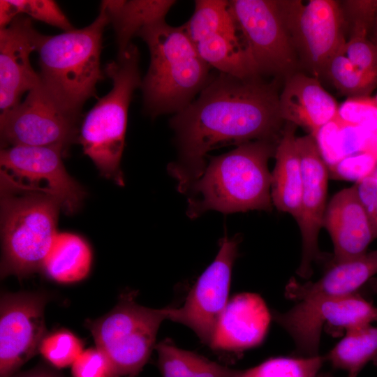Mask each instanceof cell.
Here are the masks:
<instances>
[{
    "label": "cell",
    "instance_id": "3957f363",
    "mask_svg": "<svg viewBox=\"0 0 377 377\" xmlns=\"http://www.w3.org/2000/svg\"><path fill=\"white\" fill-rule=\"evenodd\" d=\"M1 279L42 269L57 235L61 200L47 188L20 182L1 170Z\"/></svg>",
    "mask_w": 377,
    "mask_h": 377
},
{
    "label": "cell",
    "instance_id": "8d00e7d4",
    "mask_svg": "<svg viewBox=\"0 0 377 377\" xmlns=\"http://www.w3.org/2000/svg\"><path fill=\"white\" fill-rule=\"evenodd\" d=\"M20 15L18 8L13 0H1L0 29L8 27Z\"/></svg>",
    "mask_w": 377,
    "mask_h": 377
},
{
    "label": "cell",
    "instance_id": "d4e9b609",
    "mask_svg": "<svg viewBox=\"0 0 377 377\" xmlns=\"http://www.w3.org/2000/svg\"><path fill=\"white\" fill-rule=\"evenodd\" d=\"M154 349L163 377H235L239 371L179 348L170 339L156 344Z\"/></svg>",
    "mask_w": 377,
    "mask_h": 377
},
{
    "label": "cell",
    "instance_id": "f35d334b",
    "mask_svg": "<svg viewBox=\"0 0 377 377\" xmlns=\"http://www.w3.org/2000/svg\"><path fill=\"white\" fill-rule=\"evenodd\" d=\"M369 38L377 46V1L375 15L369 31Z\"/></svg>",
    "mask_w": 377,
    "mask_h": 377
},
{
    "label": "cell",
    "instance_id": "83f0119b",
    "mask_svg": "<svg viewBox=\"0 0 377 377\" xmlns=\"http://www.w3.org/2000/svg\"><path fill=\"white\" fill-rule=\"evenodd\" d=\"M348 15L351 28L344 54L358 68L377 78V46L369 38L374 16L365 9L351 10Z\"/></svg>",
    "mask_w": 377,
    "mask_h": 377
},
{
    "label": "cell",
    "instance_id": "484cf974",
    "mask_svg": "<svg viewBox=\"0 0 377 377\" xmlns=\"http://www.w3.org/2000/svg\"><path fill=\"white\" fill-rule=\"evenodd\" d=\"M325 358L334 369L346 371L348 377H357L369 362L377 366V326L346 332Z\"/></svg>",
    "mask_w": 377,
    "mask_h": 377
},
{
    "label": "cell",
    "instance_id": "9a60e30c",
    "mask_svg": "<svg viewBox=\"0 0 377 377\" xmlns=\"http://www.w3.org/2000/svg\"><path fill=\"white\" fill-rule=\"evenodd\" d=\"M66 153L55 147L17 145L1 148V170L15 179L47 188L61 202L63 210L73 214L80 207L85 191L67 172Z\"/></svg>",
    "mask_w": 377,
    "mask_h": 377
},
{
    "label": "cell",
    "instance_id": "e0dca14e",
    "mask_svg": "<svg viewBox=\"0 0 377 377\" xmlns=\"http://www.w3.org/2000/svg\"><path fill=\"white\" fill-rule=\"evenodd\" d=\"M323 227L333 243L334 263L365 254L376 239L355 184L332 196L327 204Z\"/></svg>",
    "mask_w": 377,
    "mask_h": 377
},
{
    "label": "cell",
    "instance_id": "1f68e13d",
    "mask_svg": "<svg viewBox=\"0 0 377 377\" xmlns=\"http://www.w3.org/2000/svg\"><path fill=\"white\" fill-rule=\"evenodd\" d=\"M337 117L377 136V104L374 98H348L339 105Z\"/></svg>",
    "mask_w": 377,
    "mask_h": 377
},
{
    "label": "cell",
    "instance_id": "9c48e42d",
    "mask_svg": "<svg viewBox=\"0 0 377 377\" xmlns=\"http://www.w3.org/2000/svg\"><path fill=\"white\" fill-rule=\"evenodd\" d=\"M271 313L272 318L290 336L297 352L303 357L318 355L325 323L348 332L377 321V307L358 293L306 299L297 302L286 312Z\"/></svg>",
    "mask_w": 377,
    "mask_h": 377
},
{
    "label": "cell",
    "instance_id": "6da1fadb",
    "mask_svg": "<svg viewBox=\"0 0 377 377\" xmlns=\"http://www.w3.org/2000/svg\"><path fill=\"white\" fill-rule=\"evenodd\" d=\"M276 80L240 79L218 72L198 97L175 114L177 160L168 166L185 193L202 175L208 153L224 146L262 140L279 141L285 124L279 110Z\"/></svg>",
    "mask_w": 377,
    "mask_h": 377
},
{
    "label": "cell",
    "instance_id": "836d02e7",
    "mask_svg": "<svg viewBox=\"0 0 377 377\" xmlns=\"http://www.w3.org/2000/svg\"><path fill=\"white\" fill-rule=\"evenodd\" d=\"M377 161V156L368 152L348 156L328 167L332 177L339 179L355 180L356 182L368 177Z\"/></svg>",
    "mask_w": 377,
    "mask_h": 377
},
{
    "label": "cell",
    "instance_id": "b9f144b4",
    "mask_svg": "<svg viewBox=\"0 0 377 377\" xmlns=\"http://www.w3.org/2000/svg\"><path fill=\"white\" fill-rule=\"evenodd\" d=\"M374 99L375 102H376V104H377V94H376V96L374 97Z\"/></svg>",
    "mask_w": 377,
    "mask_h": 377
},
{
    "label": "cell",
    "instance_id": "d590c367",
    "mask_svg": "<svg viewBox=\"0 0 377 377\" xmlns=\"http://www.w3.org/2000/svg\"><path fill=\"white\" fill-rule=\"evenodd\" d=\"M355 185L368 214L374 237L377 239V181L367 177L356 182Z\"/></svg>",
    "mask_w": 377,
    "mask_h": 377
},
{
    "label": "cell",
    "instance_id": "ffe728a7",
    "mask_svg": "<svg viewBox=\"0 0 377 377\" xmlns=\"http://www.w3.org/2000/svg\"><path fill=\"white\" fill-rule=\"evenodd\" d=\"M377 274V250L346 261L334 263L316 281L300 283L290 279L285 295L299 302L318 297H339L357 290Z\"/></svg>",
    "mask_w": 377,
    "mask_h": 377
},
{
    "label": "cell",
    "instance_id": "7c38bea8",
    "mask_svg": "<svg viewBox=\"0 0 377 377\" xmlns=\"http://www.w3.org/2000/svg\"><path fill=\"white\" fill-rule=\"evenodd\" d=\"M239 237H223L213 262L199 276L182 306L169 307L168 320L191 329L210 346L219 319L228 300L232 269L238 255Z\"/></svg>",
    "mask_w": 377,
    "mask_h": 377
},
{
    "label": "cell",
    "instance_id": "52a82bcc",
    "mask_svg": "<svg viewBox=\"0 0 377 377\" xmlns=\"http://www.w3.org/2000/svg\"><path fill=\"white\" fill-rule=\"evenodd\" d=\"M135 291L122 294L114 307L104 316L87 320L96 347L108 359L117 377L138 374L156 346L161 323L169 307L153 309L135 301Z\"/></svg>",
    "mask_w": 377,
    "mask_h": 377
},
{
    "label": "cell",
    "instance_id": "4316f807",
    "mask_svg": "<svg viewBox=\"0 0 377 377\" xmlns=\"http://www.w3.org/2000/svg\"><path fill=\"white\" fill-rule=\"evenodd\" d=\"M182 27L194 45L215 34L238 33L226 0L195 1L193 13Z\"/></svg>",
    "mask_w": 377,
    "mask_h": 377
},
{
    "label": "cell",
    "instance_id": "e575fe53",
    "mask_svg": "<svg viewBox=\"0 0 377 377\" xmlns=\"http://www.w3.org/2000/svg\"><path fill=\"white\" fill-rule=\"evenodd\" d=\"M73 377H117L107 357L96 347L84 350L71 365Z\"/></svg>",
    "mask_w": 377,
    "mask_h": 377
},
{
    "label": "cell",
    "instance_id": "7a4b0ae2",
    "mask_svg": "<svg viewBox=\"0 0 377 377\" xmlns=\"http://www.w3.org/2000/svg\"><path fill=\"white\" fill-rule=\"evenodd\" d=\"M278 142L255 140L219 156L208 155L202 176L187 191L188 216L194 219L207 210L225 214L271 211L268 161L274 156Z\"/></svg>",
    "mask_w": 377,
    "mask_h": 377
},
{
    "label": "cell",
    "instance_id": "44dd1931",
    "mask_svg": "<svg viewBox=\"0 0 377 377\" xmlns=\"http://www.w3.org/2000/svg\"><path fill=\"white\" fill-rule=\"evenodd\" d=\"M297 126L285 122L276 145L275 167L272 173V204L297 220L301 207L303 177L302 163L297 146Z\"/></svg>",
    "mask_w": 377,
    "mask_h": 377
},
{
    "label": "cell",
    "instance_id": "d6a6232c",
    "mask_svg": "<svg viewBox=\"0 0 377 377\" xmlns=\"http://www.w3.org/2000/svg\"><path fill=\"white\" fill-rule=\"evenodd\" d=\"M20 14L25 13L31 18L59 28L64 31L74 29L57 3L52 0H13Z\"/></svg>",
    "mask_w": 377,
    "mask_h": 377
},
{
    "label": "cell",
    "instance_id": "ba28073f",
    "mask_svg": "<svg viewBox=\"0 0 377 377\" xmlns=\"http://www.w3.org/2000/svg\"><path fill=\"white\" fill-rule=\"evenodd\" d=\"M282 22L301 64L311 75L325 76L332 59L344 52L345 18L334 0L276 1Z\"/></svg>",
    "mask_w": 377,
    "mask_h": 377
},
{
    "label": "cell",
    "instance_id": "30bf717a",
    "mask_svg": "<svg viewBox=\"0 0 377 377\" xmlns=\"http://www.w3.org/2000/svg\"><path fill=\"white\" fill-rule=\"evenodd\" d=\"M230 12L260 76L287 77L298 59L274 0H230Z\"/></svg>",
    "mask_w": 377,
    "mask_h": 377
},
{
    "label": "cell",
    "instance_id": "f546056e",
    "mask_svg": "<svg viewBox=\"0 0 377 377\" xmlns=\"http://www.w3.org/2000/svg\"><path fill=\"white\" fill-rule=\"evenodd\" d=\"M325 356L278 357L244 370H239L235 377H318Z\"/></svg>",
    "mask_w": 377,
    "mask_h": 377
},
{
    "label": "cell",
    "instance_id": "7402d4cb",
    "mask_svg": "<svg viewBox=\"0 0 377 377\" xmlns=\"http://www.w3.org/2000/svg\"><path fill=\"white\" fill-rule=\"evenodd\" d=\"M176 3L173 0H105L101 6L105 9L112 24L118 54H123L145 27L165 20L170 9Z\"/></svg>",
    "mask_w": 377,
    "mask_h": 377
},
{
    "label": "cell",
    "instance_id": "4fadbf2b",
    "mask_svg": "<svg viewBox=\"0 0 377 377\" xmlns=\"http://www.w3.org/2000/svg\"><path fill=\"white\" fill-rule=\"evenodd\" d=\"M41 292L4 293L0 300V377H10L39 353L46 334Z\"/></svg>",
    "mask_w": 377,
    "mask_h": 377
},
{
    "label": "cell",
    "instance_id": "5bb4252c",
    "mask_svg": "<svg viewBox=\"0 0 377 377\" xmlns=\"http://www.w3.org/2000/svg\"><path fill=\"white\" fill-rule=\"evenodd\" d=\"M296 142L303 177L300 212L296 221L302 238V256L296 272L309 279L313 274V263L321 257L318 236L327 207L329 170L311 134L297 137Z\"/></svg>",
    "mask_w": 377,
    "mask_h": 377
},
{
    "label": "cell",
    "instance_id": "ab89813d",
    "mask_svg": "<svg viewBox=\"0 0 377 377\" xmlns=\"http://www.w3.org/2000/svg\"><path fill=\"white\" fill-rule=\"evenodd\" d=\"M377 181V161L371 170L370 175L368 176Z\"/></svg>",
    "mask_w": 377,
    "mask_h": 377
},
{
    "label": "cell",
    "instance_id": "8992f818",
    "mask_svg": "<svg viewBox=\"0 0 377 377\" xmlns=\"http://www.w3.org/2000/svg\"><path fill=\"white\" fill-rule=\"evenodd\" d=\"M139 61L138 48L131 43L123 54L105 65L104 73L112 87L85 115L77 138L100 175L119 186L124 184L120 163L128 107L134 91L142 83Z\"/></svg>",
    "mask_w": 377,
    "mask_h": 377
},
{
    "label": "cell",
    "instance_id": "2e32d148",
    "mask_svg": "<svg viewBox=\"0 0 377 377\" xmlns=\"http://www.w3.org/2000/svg\"><path fill=\"white\" fill-rule=\"evenodd\" d=\"M40 35L31 19L20 15L0 29V115L17 105L23 94L39 84L30 54L37 50Z\"/></svg>",
    "mask_w": 377,
    "mask_h": 377
},
{
    "label": "cell",
    "instance_id": "f1b7e54d",
    "mask_svg": "<svg viewBox=\"0 0 377 377\" xmlns=\"http://www.w3.org/2000/svg\"><path fill=\"white\" fill-rule=\"evenodd\" d=\"M325 75L348 98L368 97L377 86V78L355 66L344 52L332 59Z\"/></svg>",
    "mask_w": 377,
    "mask_h": 377
},
{
    "label": "cell",
    "instance_id": "cb8c5ba5",
    "mask_svg": "<svg viewBox=\"0 0 377 377\" xmlns=\"http://www.w3.org/2000/svg\"><path fill=\"white\" fill-rule=\"evenodd\" d=\"M195 46L202 59L219 73L240 79L262 77L239 31L215 34Z\"/></svg>",
    "mask_w": 377,
    "mask_h": 377
},
{
    "label": "cell",
    "instance_id": "5b68a950",
    "mask_svg": "<svg viewBox=\"0 0 377 377\" xmlns=\"http://www.w3.org/2000/svg\"><path fill=\"white\" fill-rule=\"evenodd\" d=\"M109 23L101 6L97 17L84 28L40 35L36 50L40 82L57 104L74 117H80L83 105L105 78L100 57L103 31Z\"/></svg>",
    "mask_w": 377,
    "mask_h": 377
},
{
    "label": "cell",
    "instance_id": "ac0fdd59",
    "mask_svg": "<svg viewBox=\"0 0 377 377\" xmlns=\"http://www.w3.org/2000/svg\"><path fill=\"white\" fill-rule=\"evenodd\" d=\"M271 319L272 313L259 295L237 294L222 312L209 347L228 352L254 348L265 339Z\"/></svg>",
    "mask_w": 377,
    "mask_h": 377
},
{
    "label": "cell",
    "instance_id": "4dcf8cb0",
    "mask_svg": "<svg viewBox=\"0 0 377 377\" xmlns=\"http://www.w3.org/2000/svg\"><path fill=\"white\" fill-rule=\"evenodd\" d=\"M82 351V341L67 330L47 334L39 348L43 357L56 369L71 367Z\"/></svg>",
    "mask_w": 377,
    "mask_h": 377
},
{
    "label": "cell",
    "instance_id": "60d3db41",
    "mask_svg": "<svg viewBox=\"0 0 377 377\" xmlns=\"http://www.w3.org/2000/svg\"><path fill=\"white\" fill-rule=\"evenodd\" d=\"M318 377H328V376L323 374H320V375H318Z\"/></svg>",
    "mask_w": 377,
    "mask_h": 377
},
{
    "label": "cell",
    "instance_id": "7bdbcfd3",
    "mask_svg": "<svg viewBox=\"0 0 377 377\" xmlns=\"http://www.w3.org/2000/svg\"><path fill=\"white\" fill-rule=\"evenodd\" d=\"M126 377H133V376H126Z\"/></svg>",
    "mask_w": 377,
    "mask_h": 377
},
{
    "label": "cell",
    "instance_id": "d6986e66",
    "mask_svg": "<svg viewBox=\"0 0 377 377\" xmlns=\"http://www.w3.org/2000/svg\"><path fill=\"white\" fill-rule=\"evenodd\" d=\"M279 104L285 122L305 128L313 136L337 116L339 108L318 78L301 72L285 79Z\"/></svg>",
    "mask_w": 377,
    "mask_h": 377
},
{
    "label": "cell",
    "instance_id": "74e56055",
    "mask_svg": "<svg viewBox=\"0 0 377 377\" xmlns=\"http://www.w3.org/2000/svg\"><path fill=\"white\" fill-rule=\"evenodd\" d=\"M10 377H64L54 369L44 365L40 364L29 370L16 373Z\"/></svg>",
    "mask_w": 377,
    "mask_h": 377
},
{
    "label": "cell",
    "instance_id": "277c9868",
    "mask_svg": "<svg viewBox=\"0 0 377 377\" xmlns=\"http://www.w3.org/2000/svg\"><path fill=\"white\" fill-rule=\"evenodd\" d=\"M150 62L142 79L145 110L155 117L176 114L190 105L209 81L212 68L198 53L182 25L162 20L142 29Z\"/></svg>",
    "mask_w": 377,
    "mask_h": 377
},
{
    "label": "cell",
    "instance_id": "603a6c76",
    "mask_svg": "<svg viewBox=\"0 0 377 377\" xmlns=\"http://www.w3.org/2000/svg\"><path fill=\"white\" fill-rule=\"evenodd\" d=\"M92 263V252L82 237L71 232L56 235L42 269L49 279L71 283L87 277Z\"/></svg>",
    "mask_w": 377,
    "mask_h": 377
},
{
    "label": "cell",
    "instance_id": "8fae6325",
    "mask_svg": "<svg viewBox=\"0 0 377 377\" xmlns=\"http://www.w3.org/2000/svg\"><path fill=\"white\" fill-rule=\"evenodd\" d=\"M78 120L57 104L40 81L22 102L0 115L1 148L55 147L66 154L77 140Z\"/></svg>",
    "mask_w": 377,
    "mask_h": 377
}]
</instances>
